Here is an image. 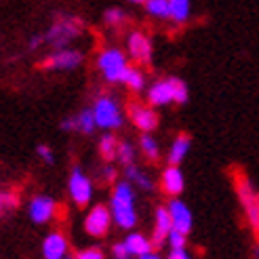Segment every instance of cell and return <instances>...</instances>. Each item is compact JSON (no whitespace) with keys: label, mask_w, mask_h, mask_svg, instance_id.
<instances>
[{"label":"cell","mask_w":259,"mask_h":259,"mask_svg":"<svg viewBox=\"0 0 259 259\" xmlns=\"http://www.w3.org/2000/svg\"><path fill=\"white\" fill-rule=\"evenodd\" d=\"M91 110H93V116H95V124L103 128V131H114V128H118L122 124L120 108L116 103V99L110 95L97 97Z\"/></svg>","instance_id":"obj_6"},{"label":"cell","mask_w":259,"mask_h":259,"mask_svg":"<svg viewBox=\"0 0 259 259\" xmlns=\"http://www.w3.org/2000/svg\"><path fill=\"white\" fill-rule=\"evenodd\" d=\"M166 259H192V255L186 249H177V251H171Z\"/></svg>","instance_id":"obj_32"},{"label":"cell","mask_w":259,"mask_h":259,"mask_svg":"<svg viewBox=\"0 0 259 259\" xmlns=\"http://www.w3.org/2000/svg\"><path fill=\"white\" fill-rule=\"evenodd\" d=\"M28 213H30V219L34 224H47L51 219L55 217L57 213V204L51 196H34L30 200V206H28Z\"/></svg>","instance_id":"obj_12"},{"label":"cell","mask_w":259,"mask_h":259,"mask_svg":"<svg viewBox=\"0 0 259 259\" xmlns=\"http://www.w3.org/2000/svg\"><path fill=\"white\" fill-rule=\"evenodd\" d=\"M128 3H135V5H146L148 0H128Z\"/></svg>","instance_id":"obj_39"},{"label":"cell","mask_w":259,"mask_h":259,"mask_svg":"<svg viewBox=\"0 0 259 259\" xmlns=\"http://www.w3.org/2000/svg\"><path fill=\"white\" fill-rule=\"evenodd\" d=\"M126 49H128V55H131L137 63H141V66H148V63L152 61V42L144 32H131L128 34Z\"/></svg>","instance_id":"obj_10"},{"label":"cell","mask_w":259,"mask_h":259,"mask_svg":"<svg viewBox=\"0 0 259 259\" xmlns=\"http://www.w3.org/2000/svg\"><path fill=\"white\" fill-rule=\"evenodd\" d=\"M124 177H126L128 184H131V186H137L139 190L150 192V190L154 188V181L150 179V175H148V173H144V171H141L139 166H135V164L126 166V169H124Z\"/></svg>","instance_id":"obj_19"},{"label":"cell","mask_w":259,"mask_h":259,"mask_svg":"<svg viewBox=\"0 0 259 259\" xmlns=\"http://www.w3.org/2000/svg\"><path fill=\"white\" fill-rule=\"evenodd\" d=\"M82 21L78 17H72V15H61L57 17V21L51 25L45 34V42H49L51 47H55V51L59 49H66L74 38H78L82 32Z\"/></svg>","instance_id":"obj_4"},{"label":"cell","mask_w":259,"mask_h":259,"mask_svg":"<svg viewBox=\"0 0 259 259\" xmlns=\"http://www.w3.org/2000/svg\"><path fill=\"white\" fill-rule=\"evenodd\" d=\"M45 42V36H32V40H30V49H38V47H40Z\"/></svg>","instance_id":"obj_36"},{"label":"cell","mask_w":259,"mask_h":259,"mask_svg":"<svg viewBox=\"0 0 259 259\" xmlns=\"http://www.w3.org/2000/svg\"><path fill=\"white\" fill-rule=\"evenodd\" d=\"M103 179H108L110 184H114V179H116V171H114V166H108V169L103 171Z\"/></svg>","instance_id":"obj_35"},{"label":"cell","mask_w":259,"mask_h":259,"mask_svg":"<svg viewBox=\"0 0 259 259\" xmlns=\"http://www.w3.org/2000/svg\"><path fill=\"white\" fill-rule=\"evenodd\" d=\"M103 21H106L108 25H112V28H120V25L126 23V13L122 9H108L106 13H103Z\"/></svg>","instance_id":"obj_27"},{"label":"cell","mask_w":259,"mask_h":259,"mask_svg":"<svg viewBox=\"0 0 259 259\" xmlns=\"http://www.w3.org/2000/svg\"><path fill=\"white\" fill-rule=\"evenodd\" d=\"M166 209H169V215H171L173 230L184 232V234H190V230H192V211H190V206H186L181 200L173 198L169 204H166Z\"/></svg>","instance_id":"obj_14"},{"label":"cell","mask_w":259,"mask_h":259,"mask_svg":"<svg viewBox=\"0 0 259 259\" xmlns=\"http://www.w3.org/2000/svg\"><path fill=\"white\" fill-rule=\"evenodd\" d=\"M74 259H103V251L97 247H89V249L80 251Z\"/></svg>","instance_id":"obj_29"},{"label":"cell","mask_w":259,"mask_h":259,"mask_svg":"<svg viewBox=\"0 0 259 259\" xmlns=\"http://www.w3.org/2000/svg\"><path fill=\"white\" fill-rule=\"evenodd\" d=\"M36 152H38V156H40L45 162H53V152H51V148H49V146L40 144V146L36 148Z\"/></svg>","instance_id":"obj_31"},{"label":"cell","mask_w":259,"mask_h":259,"mask_svg":"<svg viewBox=\"0 0 259 259\" xmlns=\"http://www.w3.org/2000/svg\"><path fill=\"white\" fill-rule=\"evenodd\" d=\"M63 131H78V124H76V118H66L61 122Z\"/></svg>","instance_id":"obj_33"},{"label":"cell","mask_w":259,"mask_h":259,"mask_svg":"<svg viewBox=\"0 0 259 259\" xmlns=\"http://www.w3.org/2000/svg\"><path fill=\"white\" fill-rule=\"evenodd\" d=\"M139 146H141V152H144L150 160H158V156H160V148H158L156 139H154L152 135H148V133L141 135Z\"/></svg>","instance_id":"obj_25"},{"label":"cell","mask_w":259,"mask_h":259,"mask_svg":"<svg viewBox=\"0 0 259 259\" xmlns=\"http://www.w3.org/2000/svg\"><path fill=\"white\" fill-rule=\"evenodd\" d=\"M15 206H17L15 194H5V209H15Z\"/></svg>","instance_id":"obj_34"},{"label":"cell","mask_w":259,"mask_h":259,"mask_svg":"<svg viewBox=\"0 0 259 259\" xmlns=\"http://www.w3.org/2000/svg\"><path fill=\"white\" fill-rule=\"evenodd\" d=\"M232 177H234V188H236L238 200L244 209V215H247V222L251 224L255 234H259V192L251 184V179L244 175V171L236 169L232 173Z\"/></svg>","instance_id":"obj_3"},{"label":"cell","mask_w":259,"mask_h":259,"mask_svg":"<svg viewBox=\"0 0 259 259\" xmlns=\"http://www.w3.org/2000/svg\"><path fill=\"white\" fill-rule=\"evenodd\" d=\"M110 211L114 224L122 230H131L137 224V211H135V190L128 181H116L110 198Z\"/></svg>","instance_id":"obj_1"},{"label":"cell","mask_w":259,"mask_h":259,"mask_svg":"<svg viewBox=\"0 0 259 259\" xmlns=\"http://www.w3.org/2000/svg\"><path fill=\"white\" fill-rule=\"evenodd\" d=\"M122 82H124L128 89H131L133 93H141V91H144V87H146V76H144V72H141L139 68L128 66V70L124 72Z\"/></svg>","instance_id":"obj_20"},{"label":"cell","mask_w":259,"mask_h":259,"mask_svg":"<svg viewBox=\"0 0 259 259\" xmlns=\"http://www.w3.org/2000/svg\"><path fill=\"white\" fill-rule=\"evenodd\" d=\"M160 186L162 190L169 194V196H179L184 192V186H186V179H184V173H181L179 166L175 164H169L166 169L162 171V177H160Z\"/></svg>","instance_id":"obj_15"},{"label":"cell","mask_w":259,"mask_h":259,"mask_svg":"<svg viewBox=\"0 0 259 259\" xmlns=\"http://www.w3.org/2000/svg\"><path fill=\"white\" fill-rule=\"evenodd\" d=\"M188 101V87L181 78H162L156 80L148 89V103L150 106H166V103H186Z\"/></svg>","instance_id":"obj_2"},{"label":"cell","mask_w":259,"mask_h":259,"mask_svg":"<svg viewBox=\"0 0 259 259\" xmlns=\"http://www.w3.org/2000/svg\"><path fill=\"white\" fill-rule=\"evenodd\" d=\"M82 63V53L74 49H59L55 53H51L45 61V70H76Z\"/></svg>","instance_id":"obj_9"},{"label":"cell","mask_w":259,"mask_h":259,"mask_svg":"<svg viewBox=\"0 0 259 259\" xmlns=\"http://www.w3.org/2000/svg\"><path fill=\"white\" fill-rule=\"evenodd\" d=\"M42 255L45 259H63L68 257V240L61 232H51L42 240Z\"/></svg>","instance_id":"obj_16"},{"label":"cell","mask_w":259,"mask_h":259,"mask_svg":"<svg viewBox=\"0 0 259 259\" xmlns=\"http://www.w3.org/2000/svg\"><path fill=\"white\" fill-rule=\"evenodd\" d=\"M112 253H114L116 259H131V255H128V251L124 247V242H116L112 247Z\"/></svg>","instance_id":"obj_30"},{"label":"cell","mask_w":259,"mask_h":259,"mask_svg":"<svg viewBox=\"0 0 259 259\" xmlns=\"http://www.w3.org/2000/svg\"><path fill=\"white\" fill-rule=\"evenodd\" d=\"M3 209H5V194L0 192V211H3Z\"/></svg>","instance_id":"obj_38"},{"label":"cell","mask_w":259,"mask_h":259,"mask_svg":"<svg viewBox=\"0 0 259 259\" xmlns=\"http://www.w3.org/2000/svg\"><path fill=\"white\" fill-rule=\"evenodd\" d=\"M253 253H255V257L259 259V242H257V247H255V251H253Z\"/></svg>","instance_id":"obj_40"},{"label":"cell","mask_w":259,"mask_h":259,"mask_svg":"<svg viewBox=\"0 0 259 259\" xmlns=\"http://www.w3.org/2000/svg\"><path fill=\"white\" fill-rule=\"evenodd\" d=\"M122 242H124V247H126V251L131 257L148 255V253H152V247H154L152 240H148L144 234H139V232H131Z\"/></svg>","instance_id":"obj_17"},{"label":"cell","mask_w":259,"mask_h":259,"mask_svg":"<svg viewBox=\"0 0 259 259\" xmlns=\"http://www.w3.org/2000/svg\"><path fill=\"white\" fill-rule=\"evenodd\" d=\"M171 5V19L175 23H186L188 17H190V0H169Z\"/></svg>","instance_id":"obj_23"},{"label":"cell","mask_w":259,"mask_h":259,"mask_svg":"<svg viewBox=\"0 0 259 259\" xmlns=\"http://www.w3.org/2000/svg\"><path fill=\"white\" fill-rule=\"evenodd\" d=\"M137 259H162V257L156 255V253H148V255H141V257H137Z\"/></svg>","instance_id":"obj_37"},{"label":"cell","mask_w":259,"mask_h":259,"mask_svg":"<svg viewBox=\"0 0 259 259\" xmlns=\"http://www.w3.org/2000/svg\"><path fill=\"white\" fill-rule=\"evenodd\" d=\"M186 236L188 234H184V232H177V230H173L171 232V236H169V247H171V251H177V249H186Z\"/></svg>","instance_id":"obj_28"},{"label":"cell","mask_w":259,"mask_h":259,"mask_svg":"<svg viewBox=\"0 0 259 259\" xmlns=\"http://www.w3.org/2000/svg\"><path fill=\"white\" fill-rule=\"evenodd\" d=\"M190 146H192V139H190V135H186V133L177 135V137L173 139L171 148H169V156H166V158H169V164L179 166V162L188 156Z\"/></svg>","instance_id":"obj_18"},{"label":"cell","mask_w":259,"mask_h":259,"mask_svg":"<svg viewBox=\"0 0 259 259\" xmlns=\"http://www.w3.org/2000/svg\"><path fill=\"white\" fill-rule=\"evenodd\" d=\"M120 160V164L124 166H131L135 162V148L128 144V141H118V156H116Z\"/></svg>","instance_id":"obj_26"},{"label":"cell","mask_w":259,"mask_h":259,"mask_svg":"<svg viewBox=\"0 0 259 259\" xmlns=\"http://www.w3.org/2000/svg\"><path fill=\"white\" fill-rule=\"evenodd\" d=\"M112 211L110 206L106 204H95L84 217V230L87 234L95 236V238H103L110 232V226H112Z\"/></svg>","instance_id":"obj_7"},{"label":"cell","mask_w":259,"mask_h":259,"mask_svg":"<svg viewBox=\"0 0 259 259\" xmlns=\"http://www.w3.org/2000/svg\"><path fill=\"white\" fill-rule=\"evenodd\" d=\"M63 259H72V257H70V255H68V257H63Z\"/></svg>","instance_id":"obj_41"},{"label":"cell","mask_w":259,"mask_h":259,"mask_svg":"<svg viewBox=\"0 0 259 259\" xmlns=\"http://www.w3.org/2000/svg\"><path fill=\"white\" fill-rule=\"evenodd\" d=\"M68 190H70L72 200L78 206H87L91 202V198H93V184H91V179L82 173V169H78V166H76L70 175Z\"/></svg>","instance_id":"obj_8"},{"label":"cell","mask_w":259,"mask_h":259,"mask_svg":"<svg viewBox=\"0 0 259 259\" xmlns=\"http://www.w3.org/2000/svg\"><path fill=\"white\" fill-rule=\"evenodd\" d=\"M97 68L108 82H122L128 61L120 49H103L97 57Z\"/></svg>","instance_id":"obj_5"},{"label":"cell","mask_w":259,"mask_h":259,"mask_svg":"<svg viewBox=\"0 0 259 259\" xmlns=\"http://www.w3.org/2000/svg\"><path fill=\"white\" fill-rule=\"evenodd\" d=\"M99 154H101V158L108 160V162L118 156V141H116L114 135L108 133L99 139Z\"/></svg>","instance_id":"obj_22"},{"label":"cell","mask_w":259,"mask_h":259,"mask_svg":"<svg viewBox=\"0 0 259 259\" xmlns=\"http://www.w3.org/2000/svg\"><path fill=\"white\" fill-rule=\"evenodd\" d=\"M128 114H131V120L133 124L139 128L141 133H152L156 131L158 126V114L154 108L150 106H139V103H131V108H128Z\"/></svg>","instance_id":"obj_11"},{"label":"cell","mask_w":259,"mask_h":259,"mask_svg":"<svg viewBox=\"0 0 259 259\" xmlns=\"http://www.w3.org/2000/svg\"><path fill=\"white\" fill-rule=\"evenodd\" d=\"M76 124H78V131L84 133V135H91L97 128L95 124V116H93V110H82L78 116H76Z\"/></svg>","instance_id":"obj_24"},{"label":"cell","mask_w":259,"mask_h":259,"mask_svg":"<svg viewBox=\"0 0 259 259\" xmlns=\"http://www.w3.org/2000/svg\"><path fill=\"white\" fill-rule=\"evenodd\" d=\"M146 11H148V15L154 17V19H171L169 0H148Z\"/></svg>","instance_id":"obj_21"},{"label":"cell","mask_w":259,"mask_h":259,"mask_svg":"<svg viewBox=\"0 0 259 259\" xmlns=\"http://www.w3.org/2000/svg\"><path fill=\"white\" fill-rule=\"evenodd\" d=\"M173 232V222H171V215L166 206H160L156 211V217H154V232H152V244L154 247H162V244L169 240Z\"/></svg>","instance_id":"obj_13"}]
</instances>
